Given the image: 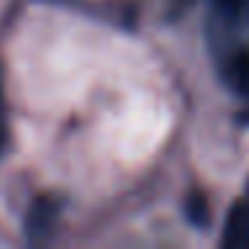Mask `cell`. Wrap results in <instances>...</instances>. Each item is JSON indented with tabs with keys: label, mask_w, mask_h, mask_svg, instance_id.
Instances as JSON below:
<instances>
[{
	"label": "cell",
	"mask_w": 249,
	"mask_h": 249,
	"mask_svg": "<svg viewBox=\"0 0 249 249\" xmlns=\"http://www.w3.org/2000/svg\"><path fill=\"white\" fill-rule=\"evenodd\" d=\"M217 14H225V17H238L247 8V0H214Z\"/></svg>",
	"instance_id": "cell-5"
},
{
	"label": "cell",
	"mask_w": 249,
	"mask_h": 249,
	"mask_svg": "<svg viewBox=\"0 0 249 249\" xmlns=\"http://www.w3.org/2000/svg\"><path fill=\"white\" fill-rule=\"evenodd\" d=\"M0 105H3V94H0Z\"/></svg>",
	"instance_id": "cell-7"
},
{
	"label": "cell",
	"mask_w": 249,
	"mask_h": 249,
	"mask_svg": "<svg viewBox=\"0 0 249 249\" xmlns=\"http://www.w3.org/2000/svg\"><path fill=\"white\" fill-rule=\"evenodd\" d=\"M6 140H8V131H6V113H3V105H0V153L6 147Z\"/></svg>",
	"instance_id": "cell-6"
},
{
	"label": "cell",
	"mask_w": 249,
	"mask_h": 249,
	"mask_svg": "<svg viewBox=\"0 0 249 249\" xmlns=\"http://www.w3.org/2000/svg\"><path fill=\"white\" fill-rule=\"evenodd\" d=\"M220 244L225 249H249V198H238L228 212Z\"/></svg>",
	"instance_id": "cell-2"
},
{
	"label": "cell",
	"mask_w": 249,
	"mask_h": 249,
	"mask_svg": "<svg viewBox=\"0 0 249 249\" xmlns=\"http://www.w3.org/2000/svg\"><path fill=\"white\" fill-rule=\"evenodd\" d=\"M59 212H62V198H56V196H51V193L38 196V198L33 201V206H30V212H27V228H24L30 241H40V238L51 236Z\"/></svg>",
	"instance_id": "cell-1"
},
{
	"label": "cell",
	"mask_w": 249,
	"mask_h": 249,
	"mask_svg": "<svg viewBox=\"0 0 249 249\" xmlns=\"http://www.w3.org/2000/svg\"><path fill=\"white\" fill-rule=\"evenodd\" d=\"M185 217L190 220V225L196 228H206L209 225V201L201 190H190L188 198H185Z\"/></svg>",
	"instance_id": "cell-4"
},
{
	"label": "cell",
	"mask_w": 249,
	"mask_h": 249,
	"mask_svg": "<svg viewBox=\"0 0 249 249\" xmlns=\"http://www.w3.org/2000/svg\"><path fill=\"white\" fill-rule=\"evenodd\" d=\"M222 78L238 97L249 99V46L231 49L222 65Z\"/></svg>",
	"instance_id": "cell-3"
}]
</instances>
